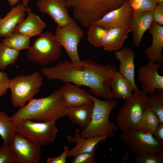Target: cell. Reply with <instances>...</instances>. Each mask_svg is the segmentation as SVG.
I'll return each mask as SVG.
<instances>
[{
	"label": "cell",
	"instance_id": "cell-5",
	"mask_svg": "<svg viewBox=\"0 0 163 163\" xmlns=\"http://www.w3.org/2000/svg\"><path fill=\"white\" fill-rule=\"evenodd\" d=\"M125 100L119 109L116 122L123 132H131L137 129L138 123L149 107V98L148 94L138 90Z\"/></svg>",
	"mask_w": 163,
	"mask_h": 163
},
{
	"label": "cell",
	"instance_id": "cell-13",
	"mask_svg": "<svg viewBox=\"0 0 163 163\" xmlns=\"http://www.w3.org/2000/svg\"><path fill=\"white\" fill-rule=\"evenodd\" d=\"M36 6L40 12L47 14L59 27L67 25L72 19L67 10L66 0H38Z\"/></svg>",
	"mask_w": 163,
	"mask_h": 163
},
{
	"label": "cell",
	"instance_id": "cell-37",
	"mask_svg": "<svg viewBox=\"0 0 163 163\" xmlns=\"http://www.w3.org/2000/svg\"><path fill=\"white\" fill-rule=\"evenodd\" d=\"M69 150L68 146L66 145L62 153L59 156L54 158H49L46 159L47 163H66Z\"/></svg>",
	"mask_w": 163,
	"mask_h": 163
},
{
	"label": "cell",
	"instance_id": "cell-23",
	"mask_svg": "<svg viewBox=\"0 0 163 163\" xmlns=\"http://www.w3.org/2000/svg\"><path fill=\"white\" fill-rule=\"evenodd\" d=\"M93 107V102L67 107L66 110V115L73 123L80 126L82 130L87 126L91 121Z\"/></svg>",
	"mask_w": 163,
	"mask_h": 163
},
{
	"label": "cell",
	"instance_id": "cell-29",
	"mask_svg": "<svg viewBox=\"0 0 163 163\" xmlns=\"http://www.w3.org/2000/svg\"><path fill=\"white\" fill-rule=\"evenodd\" d=\"M19 55V51L0 43V69L4 70L9 65L14 64Z\"/></svg>",
	"mask_w": 163,
	"mask_h": 163
},
{
	"label": "cell",
	"instance_id": "cell-42",
	"mask_svg": "<svg viewBox=\"0 0 163 163\" xmlns=\"http://www.w3.org/2000/svg\"><path fill=\"white\" fill-rule=\"evenodd\" d=\"M156 2L158 5H163V0H156Z\"/></svg>",
	"mask_w": 163,
	"mask_h": 163
},
{
	"label": "cell",
	"instance_id": "cell-9",
	"mask_svg": "<svg viewBox=\"0 0 163 163\" xmlns=\"http://www.w3.org/2000/svg\"><path fill=\"white\" fill-rule=\"evenodd\" d=\"M54 35L57 42L66 50L71 62L75 65H80L81 60L78 48L84 32L74 19L72 18L71 21L64 27L57 25Z\"/></svg>",
	"mask_w": 163,
	"mask_h": 163
},
{
	"label": "cell",
	"instance_id": "cell-27",
	"mask_svg": "<svg viewBox=\"0 0 163 163\" xmlns=\"http://www.w3.org/2000/svg\"><path fill=\"white\" fill-rule=\"evenodd\" d=\"M30 38L13 33L10 35L3 38L2 43L9 47L19 51L22 50H28L29 48Z\"/></svg>",
	"mask_w": 163,
	"mask_h": 163
},
{
	"label": "cell",
	"instance_id": "cell-7",
	"mask_svg": "<svg viewBox=\"0 0 163 163\" xmlns=\"http://www.w3.org/2000/svg\"><path fill=\"white\" fill-rule=\"evenodd\" d=\"M39 36L28 49L27 59L43 66L56 61L61 56L62 46L56 40L54 35L48 31L42 33Z\"/></svg>",
	"mask_w": 163,
	"mask_h": 163
},
{
	"label": "cell",
	"instance_id": "cell-14",
	"mask_svg": "<svg viewBox=\"0 0 163 163\" xmlns=\"http://www.w3.org/2000/svg\"><path fill=\"white\" fill-rule=\"evenodd\" d=\"M161 65L149 61L138 69V79L141 83L143 91L149 94L157 89H163V76L158 72Z\"/></svg>",
	"mask_w": 163,
	"mask_h": 163
},
{
	"label": "cell",
	"instance_id": "cell-38",
	"mask_svg": "<svg viewBox=\"0 0 163 163\" xmlns=\"http://www.w3.org/2000/svg\"><path fill=\"white\" fill-rule=\"evenodd\" d=\"M153 135H154V137L158 141L163 145V123H159Z\"/></svg>",
	"mask_w": 163,
	"mask_h": 163
},
{
	"label": "cell",
	"instance_id": "cell-39",
	"mask_svg": "<svg viewBox=\"0 0 163 163\" xmlns=\"http://www.w3.org/2000/svg\"><path fill=\"white\" fill-rule=\"evenodd\" d=\"M6 1L10 6H14L18 3L20 0H5Z\"/></svg>",
	"mask_w": 163,
	"mask_h": 163
},
{
	"label": "cell",
	"instance_id": "cell-2",
	"mask_svg": "<svg viewBox=\"0 0 163 163\" xmlns=\"http://www.w3.org/2000/svg\"><path fill=\"white\" fill-rule=\"evenodd\" d=\"M66 107L60 90H56L46 97L32 98L11 117L15 123L25 120L56 121L66 116Z\"/></svg>",
	"mask_w": 163,
	"mask_h": 163
},
{
	"label": "cell",
	"instance_id": "cell-22",
	"mask_svg": "<svg viewBox=\"0 0 163 163\" xmlns=\"http://www.w3.org/2000/svg\"><path fill=\"white\" fill-rule=\"evenodd\" d=\"M130 32L121 27L105 29L101 42V47L106 51H117L122 48Z\"/></svg>",
	"mask_w": 163,
	"mask_h": 163
},
{
	"label": "cell",
	"instance_id": "cell-16",
	"mask_svg": "<svg viewBox=\"0 0 163 163\" xmlns=\"http://www.w3.org/2000/svg\"><path fill=\"white\" fill-rule=\"evenodd\" d=\"M59 89L67 107L80 106L93 102L92 95L79 85L67 82Z\"/></svg>",
	"mask_w": 163,
	"mask_h": 163
},
{
	"label": "cell",
	"instance_id": "cell-34",
	"mask_svg": "<svg viewBox=\"0 0 163 163\" xmlns=\"http://www.w3.org/2000/svg\"><path fill=\"white\" fill-rule=\"evenodd\" d=\"M9 145L0 147V163H14Z\"/></svg>",
	"mask_w": 163,
	"mask_h": 163
},
{
	"label": "cell",
	"instance_id": "cell-32",
	"mask_svg": "<svg viewBox=\"0 0 163 163\" xmlns=\"http://www.w3.org/2000/svg\"><path fill=\"white\" fill-rule=\"evenodd\" d=\"M137 163H163V152L160 154L148 153L139 156H135Z\"/></svg>",
	"mask_w": 163,
	"mask_h": 163
},
{
	"label": "cell",
	"instance_id": "cell-40",
	"mask_svg": "<svg viewBox=\"0 0 163 163\" xmlns=\"http://www.w3.org/2000/svg\"><path fill=\"white\" fill-rule=\"evenodd\" d=\"M129 155V152L128 151H126L123 154L122 157V159L125 163L128 160Z\"/></svg>",
	"mask_w": 163,
	"mask_h": 163
},
{
	"label": "cell",
	"instance_id": "cell-3",
	"mask_svg": "<svg viewBox=\"0 0 163 163\" xmlns=\"http://www.w3.org/2000/svg\"><path fill=\"white\" fill-rule=\"evenodd\" d=\"M126 0H66V7L72 8L75 18L86 27L109 12L123 5Z\"/></svg>",
	"mask_w": 163,
	"mask_h": 163
},
{
	"label": "cell",
	"instance_id": "cell-30",
	"mask_svg": "<svg viewBox=\"0 0 163 163\" xmlns=\"http://www.w3.org/2000/svg\"><path fill=\"white\" fill-rule=\"evenodd\" d=\"M88 28V41L91 45L94 47H101L102 37L105 29L94 24L91 25Z\"/></svg>",
	"mask_w": 163,
	"mask_h": 163
},
{
	"label": "cell",
	"instance_id": "cell-24",
	"mask_svg": "<svg viewBox=\"0 0 163 163\" xmlns=\"http://www.w3.org/2000/svg\"><path fill=\"white\" fill-rule=\"evenodd\" d=\"M110 87L113 97L115 99L120 98L126 99L133 94V89L132 85L119 72L114 74Z\"/></svg>",
	"mask_w": 163,
	"mask_h": 163
},
{
	"label": "cell",
	"instance_id": "cell-4",
	"mask_svg": "<svg viewBox=\"0 0 163 163\" xmlns=\"http://www.w3.org/2000/svg\"><path fill=\"white\" fill-rule=\"evenodd\" d=\"M94 107L91 121L84 129L79 133L83 138L98 136L113 137L119 128L110 122L109 117L112 110L118 104L113 99L100 100L92 95Z\"/></svg>",
	"mask_w": 163,
	"mask_h": 163
},
{
	"label": "cell",
	"instance_id": "cell-35",
	"mask_svg": "<svg viewBox=\"0 0 163 163\" xmlns=\"http://www.w3.org/2000/svg\"><path fill=\"white\" fill-rule=\"evenodd\" d=\"M10 80L6 72L0 71V97L6 94Z\"/></svg>",
	"mask_w": 163,
	"mask_h": 163
},
{
	"label": "cell",
	"instance_id": "cell-41",
	"mask_svg": "<svg viewBox=\"0 0 163 163\" xmlns=\"http://www.w3.org/2000/svg\"><path fill=\"white\" fill-rule=\"evenodd\" d=\"M35 0H22L21 4L26 7H27L28 2L30 1H34Z\"/></svg>",
	"mask_w": 163,
	"mask_h": 163
},
{
	"label": "cell",
	"instance_id": "cell-11",
	"mask_svg": "<svg viewBox=\"0 0 163 163\" xmlns=\"http://www.w3.org/2000/svg\"><path fill=\"white\" fill-rule=\"evenodd\" d=\"M9 145L15 163H38L40 159L41 146L16 133Z\"/></svg>",
	"mask_w": 163,
	"mask_h": 163
},
{
	"label": "cell",
	"instance_id": "cell-43",
	"mask_svg": "<svg viewBox=\"0 0 163 163\" xmlns=\"http://www.w3.org/2000/svg\"><path fill=\"white\" fill-rule=\"evenodd\" d=\"M1 18H0V21L1 20Z\"/></svg>",
	"mask_w": 163,
	"mask_h": 163
},
{
	"label": "cell",
	"instance_id": "cell-6",
	"mask_svg": "<svg viewBox=\"0 0 163 163\" xmlns=\"http://www.w3.org/2000/svg\"><path fill=\"white\" fill-rule=\"evenodd\" d=\"M43 84V78L37 72L26 75H18L10 79L8 89L13 106L20 107L24 105L40 91Z\"/></svg>",
	"mask_w": 163,
	"mask_h": 163
},
{
	"label": "cell",
	"instance_id": "cell-31",
	"mask_svg": "<svg viewBox=\"0 0 163 163\" xmlns=\"http://www.w3.org/2000/svg\"><path fill=\"white\" fill-rule=\"evenodd\" d=\"M133 12L153 11L157 5L155 0H127Z\"/></svg>",
	"mask_w": 163,
	"mask_h": 163
},
{
	"label": "cell",
	"instance_id": "cell-21",
	"mask_svg": "<svg viewBox=\"0 0 163 163\" xmlns=\"http://www.w3.org/2000/svg\"><path fill=\"white\" fill-rule=\"evenodd\" d=\"M26 8L19 3L13 7L6 15L0 21V38L11 35L16 26L24 19Z\"/></svg>",
	"mask_w": 163,
	"mask_h": 163
},
{
	"label": "cell",
	"instance_id": "cell-26",
	"mask_svg": "<svg viewBox=\"0 0 163 163\" xmlns=\"http://www.w3.org/2000/svg\"><path fill=\"white\" fill-rule=\"evenodd\" d=\"M159 123L157 116L148 107L138 123L137 129L144 133L153 135Z\"/></svg>",
	"mask_w": 163,
	"mask_h": 163
},
{
	"label": "cell",
	"instance_id": "cell-8",
	"mask_svg": "<svg viewBox=\"0 0 163 163\" xmlns=\"http://www.w3.org/2000/svg\"><path fill=\"white\" fill-rule=\"evenodd\" d=\"M56 121L36 122L25 120L16 123L15 133L41 146L55 140L58 132Z\"/></svg>",
	"mask_w": 163,
	"mask_h": 163
},
{
	"label": "cell",
	"instance_id": "cell-33",
	"mask_svg": "<svg viewBox=\"0 0 163 163\" xmlns=\"http://www.w3.org/2000/svg\"><path fill=\"white\" fill-rule=\"evenodd\" d=\"M98 146L97 144L94 150L90 152L82 153L76 155L72 163H96L94 155L95 151Z\"/></svg>",
	"mask_w": 163,
	"mask_h": 163
},
{
	"label": "cell",
	"instance_id": "cell-12",
	"mask_svg": "<svg viewBox=\"0 0 163 163\" xmlns=\"http://www.w3.org/2000/svg\"><path fill=\"white\" fill-rule=\"evenodd\" d=\"M133 13V11L126 0L122 6L107 13L92 24L107 30L120 27L130 32L129 26Z\"/></svg>",
	"mask_w": 163,
	"mask_h": 163
},
{
	"label": "cell",
	"instance_id": "cell-15",
	"mask_svg": "<svg viewBox=\"0 0 163 163\" xmlns=\"http://www.w3.org/2000/svg\"><path fill=\"white\" fill-rule=\"evenodd\" d=\"M153 21L152 11H133L129 28L135 46H140L143 34L149 29Z\"/></svg>",
	"mask_w": 163,
	"mask_h": 163
},
{
	"label": "cell",
	"instance_id": "cell-10",
	"mask_svg": "<svg viewBox=\"0 0 163 163\" xmlns=\"http://www.w3.org/2000/svg\"><path fill=\"white\" fill-rule=\"evenodd\" d=\"M122 142L136 156L152 153L163 152V145L158 141L153 135L145 133L136 129L131 132H123L120 135Z\"/></svg>",
	"mask_w": 163,
	"mask_h": 163
},
{
	"label": "cell",
	"instance_id": "cell-17",
	"mask_svg": "<svg viewBox=\"0 0 163 163\" xmlns=\"http://www.w3.org/2000/svg\"><path fill=\"white\" fill-rule=\"evenodd\" d=\"M115 55L120 62L119 72L129 82L134 91H138L135 81V51L128 47L123 48L115 52Z\"/></svg>",
	"mask_w": 163,
	"mask_h": 163
},
{
	"label": "cell",
	"instance_id": "cell-36",
	"mask_svg": "<svg viewBox=\"0 0 163 163\" xmlns=\"http://www.w3.org/2000/svg\"><path fill=\"white\" fill-rule=\"evenodd\" d=\"M152 12L154 21L157 24L163 26V5H157Z\"/></svg>",
	"mask_w": 163,
	"mask_h": 163
},
{
	"label": "cell",
	"instance_id": "cell-44",
	"mask_svg": "<svg viewBox=\"0 0 163 163\" xmlns=\"http://www.w3.org/2000/svg\"><path fill=\"white\" fill-rule=\"evenodd\" d=\"M155 1L156 2V0H155Z\"/></svg>",
	"mask_w": 163,
	"mask_h": 163
},
{
	"label": "cell",
	"instance_id": "cell-19",
	"mask_svg": "<svg viewBox=\"0 0 163 163\" xmlns=\"http://www.w3.org/2000/svg\"><path fill=\"white\" fill-rule=\"evenodd\" d=\"M26 8L27 17L16 26L13 33L30 37L39 35L46 27V24L38 15L32 12L28 6Z\"/></svg>",
	"mask_w": 163,
	"mask_h": 163
},
{
	"label": "cell",
	"instance_id": "cell-18",
	"mask_svg": "<svg viewBox=\"0 0 163 163\" xmlns=\"http://www.w3.org/2000/svg\"><path fill=\"white\" fill-rule=\"evenodd\" d=\"M152 36L151 45L144 50L149 61L162 64L163 56L162 50L163 47V26L153 21L149 29Z\"/></svg>",
	"mask_w": 163,
	"mask_h": 163
},
{
	"label": "cell",
	"instance_id": "cell-28",
	"mask_svg": "<svg viewBox=\"0 0 163 163\" xmlns=\"http://www.w3.org/2000/svg\"><path fill=\"white\" fill-rule=\"evenodd\" d=\"M148 96V107L157 116L159 123H163V89H156Z\"/></svg>",
	"mask_w": 163,
	"mask_h": 163
},
{
	"label": "cell",
	"instance_id": "cell-1",
	"mask_svg": "<svg viewBox=\"0 0 163 163\" xmlns=\"http://www.w3.org/2000/svg\"><path fill=\"white\" fill-rule=\"evenodd\" d=\"M117 72L113 65H102L89 59L81 60L78 66L67 60L60 62L54 67L41 69L42 74L48 80H60L87 87L91 93L106 100L113 99L110 86Z\"/></svg>",
	"mask_w": 163,
	"mask_h": 163
},
{
	"label": "cell",
	"instance_id": "cell-20",
	"mask_svg": "<svg viewBox=\"0 0 163 163\" xmlns=\"http://www.w3.org/2000/svg\"><path fill=\"white\" fill-rule=\"evenodd\" d=\"M80 130L76 128L75 131V136L70 135L66 136L67 140L69 142H75L76 146L69 150L68 157H74L76 155L85 152L93 151L96 146L101 142L105 141L108 137L106 136H98L84 139L79 134Z\"/></svg>",
	"mask_w": 163,
	"mask_h": 163
},
{
	"label": "cell",
	"instance_id": "cell-25",
	"mask_svg": "<svg viewBox=\"0 0 163 163\" xmlns=\"http://www.w3.org/2000/svg\"><path fill=\"white\" fill-rule=\"evenodd\" d=\"M16 123L11 117L5 112L0 111V136L2 139V145L8 146L15 133Z\"/></svg>",
	"mask_w": 163,
	"mask_h": 163
}]
</instances>
